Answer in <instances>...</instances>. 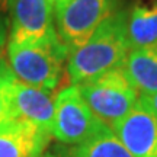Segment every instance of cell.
I'll return each mask as SVG.
<instances>
[{
	"mask_svg": "<svg viewBox=\"0 0 157 157\" xmlns=\"http://www.w3.org/2000/svg\"><path fill=\"white\" fill-rule=\"evenodd\" d=\"M10 41H51L60 38L52 22L50 0H10Z\"/></svg>",
	"mask_w": 157,
	"mask_h": 157,
	"instance_id": "7",
	"label": "cell"
},
{
	"mask_svg": "<svg viewBox=\"0 0 157 157\" xmlns=\"http://www.w3.org/2000/svg\"><path fill=\"white\" fill-rule=\"evenodd\" d=\"M124 71L141 95L157 92V44L129 51Z\"/></svg>",
	"mask_w": 157,
	"mask_h": 157,
	"instance_id": "10",
	"label": "cell"
},
{
	"mask_svg": "<svg viewBox=\"0 0 157 157\" xmlns=\"http://www.w3.org/2000/svg\"><path fill=\"white\" fill-rule=\"evenodd\" d=\"M103 124L90 111L76 84L63 89L56 98L52 135L64 144H82L99 132Z\"/></svg>",
	"mask_w": 157,
	"mask_h": 157,
	"instance_id": "5",
	"label": "cell"
},
{
	"mask_svg": "<svg viewBox=\"0 0 157 157\" xmlns=\"http://www.w3.org/2000/svg\"><path fill=\"white\" fill-rule=\"evenodd\" d=\"M111 129L132 157H157V113L143 102L137 101Z\"/></svg>",
	"mask_w": 157,
	"mask_h": 157,
	"instance_id": "6",
	"label": "cell"
},
{
	"mask_svg": "<svg viewBox=\"0 0 157 157\" xmlns=\"http://www.w3.org/2000/svg\"><path fill=\"white\" fill-rule=\"evenodd\" d=\"M16 80L10 66L0 58V125L13 121L15 113L12 106V86Z\"/></svg>",
	"mask_w": 157,
	"mask_h": 157,
	"instance_id": "13",
	"label": "cell"
},
{
	"mask_svg": "<svg viewBox=\"0 0 157 157\" xmlns=\"http://www.w3.org/2000/svg\"><path fill=\"white\" fill-rule=\"evenodd\" d=\"M51 132L25 119L0 125V157H39L48 146Z\"/></svg>",
	"mask_w": 157,
	"mask_h": 157,
	"instance_id": "8",
	"label": "cell"
},
{
	"mask_svg": "<svg viewBox=\"0 0 157 157\" xmlns=\"http://www.w3.org/2000/svg\"><path fill=\"white\" fill-rule=\"evenodd\" d=\"M138 101L143 102L146 106H148L150 109H153L157 113V92L153 95H141L138 98Z\"/></svg>",
	"mask_w": 157,
	"mask_h": 157,
	"instance_id": "14",
	"label": "cell"
},
{
	"mask_svg": "<svg viewBox=\"0 0 157 157\" xmlns=\"http://www.w3.org/2000/svg\"><path fill=\"white\" fill-rule=\"evenodd\" d=\"M9 2L10 0H0V10H6L9 7Z\"/></svg>",
	"mask_w": 157,
	"mask_h": 157,
	"instance_id": "16",
	"label": "cell"
},
{
	"mask_svg": "<svg viewBox=\"0 0 157 157\" xmlns=\"http://www.w3.org/2000/svg\"><path fill=\"white\" fill-rule=\"evenodd\" d=\"M67 2H70V0H50V3L52 5V9H58L63 5H66Z\"/></svg>",
	"mask_w": 157,
	"mask_h": 157,
	"instance_id": "15",
	"label": "cell"
},
{
	"mask_svg": "<svg viewBox=\"0 0 157 157\" xmlns=\"http://www.w3.org/2000/svg\"><path fill=\"white\" fill-rule=\"evenodd\" d=\"M115 12V0H70L56 9L57 34L70 52L80 48Z\"/></svg>",
	"mask_w": 157,
	"mask_h": 157,
	"instance_id": "4",
	"label": "cell"
},
{
	"mask_svg": "<svg viewBox=\"0 0 157 157\" xmlns=\"http://www.w3.org/2000/svg\"><path fill=\"white\" fill-rule=\"evenodd\" d=\"M129 48H143L157 44V2L137 3L127 16Z\"/></svg>",
	"mask_w": 157,
	"mask_h": 157,
	"instance_id": "11",
	"label": "cell"
},
{
	"mask_svg": "<svg viewBox=\"0 0 157 157\" xmlns=\"http://www.w3.org/2000/svg\"><path fill=\"white\" fill-rule=\"evenodd\" d=\"M73 157H132L109 127L92 135L73 150Z\"/></svg>",
	"mask_w": 157,
	"mask_h": 157,
	"instance_id": "12",
	"label": "cell"
},
{
	"mask_svg": "<svg viewBox=\"0 0 157 157\" xmlns=\"http://www.w3.org/2000/svg\"><path fill=\"white\" fill-rule=\"evenodd\" d=\"M12 106L15 119H25L52 134L56 99L50 90L38 89L15 80L12 86Z\"/></svg>",
	"mask_w": 157,
	"mask_h": 157,
	"instance_id": "9",
	"label": "cell"
},
{
	"mask_svg": "<svg viewBox=\"0 0 157 157\" xmlns=\"http://www.w3.org/2000/svg\"><path fill=\"white\" fill-rule=\"evenodd\" d=\"M129 51L127 13L115 10L80 48L70 52L68 77L73 84H80L112 68L122 67Z\"/></svg>",
	"mask_w": 157,
	"mask_h": 157,
	"instance_id": "1",
	"label": "cell"
},
{
	"mask_svg": "<svg viewBox=\"0 0 157 157\" xmlns=\"http://www.w3.org/2000/svg\"><path fill=\"white\" fill-rule=\"evenodd\" d=\"M76 86L95 117L109 128L137 103V89L129 82L122 67L112 68Z\"/></svg>",
	"mask_w": 157,
	"mask_h": 157,
	"instance_id": "3",
	"label": "cell"
},
{
	"mask_svg": "<svg viewBox=\"0 0 157 157\" xmlns=\"http://www.w3.org/2000/svg\"><path fill=\"white\" fill-rule=\"evenodd\" d=\"M70 51L61 39L51 41H9L7 58L19 82L38 89L54 90L60 83L64 61Z\"/></svg>",
	"mask_w": 157,
	"mask_h": 157,
	"instance_id": "2",
	"label": "cell"
},
{
	"mask_svg": "<svg viewBox=\"0 0 157 157\" xmlns=\"http://www.w3.org/2000/svg\"><path fill=\"white\" fill-rule=\"evenodd\" d=\"M39 157H60V156H57V154H52V153H42Z\"/></svg>",
	"mask_w": 157,
	"mask_h": 157,
	"instance_id": "17",
	"label": "cell"
}]
</instances>
